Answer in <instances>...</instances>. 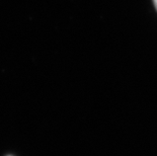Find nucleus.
Returning <instances> with one entry per match:
<instances>
[{"label":"nucleus","mask_w":157,"mask_h":156,"mask_svg":"<svg viewBox=\"0 0 157 156\" xmlns=\"http://www.w3.org/2000/svg\"><path fill=\"white\" fill-rule=\"evenodd\" d=\"M153 2H154V5H155V7L157 9V0H153Z\"/></svg>","instance_id":"obj_1"},{"label":"nucleus","mask_w":157,"mask_h":156,"mask_svg":"<svg viewBox=\"0 0 157 156\" xmlns=\"http://www.w3.org/2000/svg\"><path fill=\"white\" fill-rule=\"evenodd\" d=\"M8 156H11V155H8Z\"/></svg>","instance_id":"obj_2"}]
</instances>
